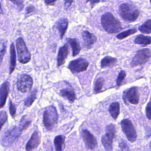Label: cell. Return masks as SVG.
<instances>
[{
	"mask_svg": "<svg viewBox=\"0 0 151 151\" xmlns=\"http://www.w3.org/2000/svg\"><path fill=\"white\" fill-rule=\"evenodd\" d=\"M9 113L11 116L12 117H14L15 116V114H16V108L15 105L12 103V102L11 101H9Z\"/></svg>",
	"mask_w": 151,
	"mask_h": 151,
	"instance_id": "d6a6232c",
	"label": "cell"
},
{
	"mask_svg": "<svg viewBox=\"0 0 151 151\" xmlns=\"http://www.w3.org/2000/svg\"><path fill=\"white\" fill-rule=\"evenodd\" d=\"M34 11V7L33 6H29L26 9L27 14H29L31 12H32Z\"/></svg>",
	"mask_w": 151,
	"mask_h": 151,
	"instance_id": "f35d334b",
	"label": "cell"
},
{
	"mask_svg": "<svg viewBox=\"0 0 151 151\" xmlns=\"http://www.w3.org/2000/svg\"><path fill=\"white\" fill-rule=\"evenodd\" d=\"M58 121V113L55 107H48L43 114V123L48 130H52Z\"/></svg>",
	"mask_w": 151,
	"mask_h": 151,
	"instance_id": "3957f363",
	"label": "cell"
},
{
	"mask_svg": "<svg viewBox=\"0 0 151 151\" xmlns=\"http://www.w3.org/2000/svg\"><path fill=\"white\" fill-rule=\"evenodd\" d=\"M123 132L129 141L133 142L136 140L137 134L132 122L127 119H123L120 123Z\"/></svg>",
	"mask_w": 151,
	"mask_h": 151,
	"instance_id": "5b68a950",
	"label": "cell"
},
{
	"mask_svg": "<svg viewBox=\"0 0 151 151\" xmlns=\"http://www.w3.org/2000/svg\"><path fill=\"white\" fill-rule=\"evenodd\" d=\"M8 92H9V83L8 81H5L2 84L1 87V100H0L1 108H2L6 103Z\"/></svg>",
	"mask_w": 151,
	"mask_h": 151,
	"instance_id": "9a60e30c",
	"label": "cell"
},
{
	"mask_svg": "<svg viewBox=\"0 0 151 151\" xmlns=\"http://www.w3.org/2000/svg\"><path fill=\"white\" fill-rule=\"evenodd\" d=\"M119 10L122 18L129 22L136 21L139 15V11L137 8L132 4L123 3L120 5Z\"/></svg>",
	"mask_w": 151,
	"mask_h": 151,
	"instance_id": "7a4b0ae2",
	"label": "cell"
},
{
	"mask_svg": "<svg viewBox=\"0 0 151 151\" xmlns=\"http://www.w3.org/2000/svg\"><path fill=\"white\" fill-rule=\"evenodd\" d=\"M100 0H87V2H90V4L93 5H94V4H96V3H98V2H99V1H100Z\"/></svg>",
	"mask_w": 151,
	"mask_h": 151,
	"instance_id": "60d3db41",
	"label": "cell"
},
{
	"mask_svg": "<svg viewBox=\"0 0 151 151\" xmlns=\"http://www.w3.org/2000/svg\"><path fill=\"white\" fill-rule=\"evenodd\" d=\"M121 151H122V150H121Z\"/></svg>",
	"mask_w": 151,
	"mask_h": 151,
	"instance_id": "ee69618b",
	"label": "cell"
},
{
	"mask_svg": "<svg viewBox=\"0 0 151 151\" xmlns=\"http://www.w3.org/2000/svg\"><path fill=\"white\" fill-rule=\"evenodd\" d=\"M150 3H151V0H150Z\"/></svg>",
	"mask_w": 151,
	"mask_h": 151,
	"instance_id": "7bdbcfd3",
	"label": "cell"
},
{
	"mask_svg": "<svg viewBox=\"0 0 151 151\" xmlns=\"http://www.w3.org/2000/svg\"><path fill=\"white\" fill-rule=\"evenodd\" d=\"M0 120H1V127H2L4 124L6 122L7 120V115L5 111H1L0 113Z\"/></svg>",
	"mask_w": 151,
	"mask_h": 151,
	"instance_id": "1f68e13d",
	"label": "cell"
},
{
	"mask_svg": "<svg viewBox=\"0 0 151 151\" xmlns=\"http://www.w3.org/2000/svg\"><path fill=\"white\" fill-rule=\"evenodd\" d=\"M9 1L12 2L14 4H15L16 5H17L18 7H20L21 8H22L24 6V0H9Z\"/></svg>",
	"mask_w": 151,
	"mask_h": 151,
	"instance_id": "e575fe53",
	"label": "cell"
},
{
	"mask_svg": "<svg viewBox=\"0 0 151 151\" xmlns=\"http://www.w3.org/2000/svg\"><path fill=\"white\" fill-rule=\"evenodd\" d=\"M21 132L20 129L17 127H14L8 130L2 138V145L5 146L11 145L20 136Z\"/></svg>",
	"mask_w": 151,
	"mask_h": 151,
	"instance_id": "52a82bcc",
	"label": "cell"
},
{
	"mask_svg": "<svg viewBox=\"0 0 151 151\" xmlns=\"http://www.w3.org/2000/svg\"><path fill=\"white\" fill-rule=\"evenodd\" d=\"M16 65V54L14 44H11L10 47V65L9 73L11 74L14 71Z\"/></svg>",
	"mask_w": 151,
	"mask_h": 151,
	"instance_id": "ac0fdd59",
	"label": "cell"
},
{
	"mask_svg": "<svg viewBox=\"0 0 151 151\" xmlns=\"http://www.w3.org/2000/svg\"><path fill=\"white\" fill-rule=\"evenodd\" d=\"M69 53V48L68 45L64 44L61 47L58 51L57 56V65L58 66H61L65 63V59Z\"/></svg>",
	"mask_w": 151,
	"mask_h": 151,
	"instance_id": "4fadbf2b",
	"label": "cell"
},
{
	"mask_svg": "<svg viewBox=\"0 0 151 151\" xmlns=\"http://www.w3.org/2000/svg\"><path fill=\"white\" fill-rule=\"evenodd\" d=\"M89 65L88 62L84 58H78L70 62L68 68L72 73H80L87 70Z\"/></svg>",
	"mask_w": 151,
	"mask_h": 151,
	"instance_id": "9c48e42d",
	"label": "cell"
},
{
	"mask_svg": "<svg viewBox=\"0 0 151 151\" xmlns=\"http://www.w3.org/2000/svg\"><path fill=\"white\" fill-rule=\"evenodd\" d=\"M106 134L110 138L113 139L115 137V126L113 124H110L106 128Z\"/></svg>",
	"mask_w": 151,
	"mask_h": 151,
	"instance_id": "83f0119b",
	"label": "cell"
},
{
	"mask_svg": "<svg viewBox=\"0 0 151 151\" xmlns=\"http://www.w3.org/2000/svg\"><path fill=\"white\" fill-rule=\"evenodd\" d=\"M65 137L63 135L57 136L54 140V146L56 151H62L64 145Z\"/></svg>",
	"mask_w": 151,
	"mask_h": 151,
	"instance_id": "7402d4cb",
	"label": "cell"
},
{
	"mask_svg": "<svg viewBox=\"0 0 151 151\" xmlns=\"http://www.w3.org/2000/svg\"><path fill=\"white\" fill-rule=\"evenodd\" d=\"M137 32V29L136 28H132V29H129L126 31L120 32V34H119L116 38L119 40H123L131 35H133L134 34H135Z\"/></svg>",
	"mask_w": 151,
	"mask_h": 151,
	"instance_id": "484cf974",
	"label": "cell"
},
{
	"mask_svg": "<svg viewBox=\"0 0 151 151\" xmlns=\"http://www.w3.org/2000/svg\"><path fill=\"white\" fill-rule=\"evenodd\" d=\"M101 143L107 151H111L113 147V139L108 137L106 134H104L101 137Z\"/></svg>",
	"mask_w": 151,
	"mask_h": 151,
	"instance_id": "cb8c5ba5",
	"label": "cell"
},
{
	"mask_svg": "<svg viewBox=\"0 0 151 151\" xmlns=\"http://www.w3.org/2000/svg\"><path fill=\"white\" fill-rule=\"evenodd\" d=\"M123 99L125 101H128L132 104H137L139 101L138 90L136 87H133L124 91Z\"/></svg>",
	"mask_w": 151,
	"mask_h": 151,
	"instance_id": "30bf717a",
	"label": "cell"
},
{
	"mask_svg": "<svg viewBox=\"0 0 151 151\" xmlns=\"http://www.w3.org/2000/svg\"><path fill=\"white\" fill-rule=\"evenodd\" d=\"M68 21L65 18L60 19L57 22L56 27L60 32L61 38H63V36L64 35V34L68 27Z\"/></svg>",
	"mask_w": 151,
	"mask_h": 151,
	"instance_id": "e0dca14e",
	"label": "cell"
},
{
	"mask_svg": "<svg viewBox=\"0 0 151 151\" xmlns=\"http://www.w3.org/2000/svg\"><path fill=\"white\" fill-rule=\"evenodd\" d=\"M32 83V79L30 76L22 74L17 81V88L21 93H27L31 89Z\"/></svg>",
	"mask_w": 151,
	"mask_h": 151,
	"instance_id": "ba28073f",
	"label": "cell"
},
{
	"mask_svg": "<svg viewBox=\"0 0 151 151\" xmlns=\"http://www.w3.org/2000/svg\"><path fill=\"white\" fill-rule=\"evenodd\" d=\"M146 115L148 119H151V97L146 107Z\"/></svg>",
	"mask_w": 151,
	"mask_h": 151,
	"instance_id": "4dcf8cb0",
	"label": "cell"
},
{
	"mask_svg": "<svg viewBox=\"0 0 151 151\" xmlns=\"http://www.w3.org/2000/svg\"><path fill=\"white\" fill-rule=\"evenodd\" d=\"M74 0H65V6L68 8L73 3Z\"/></svg>",
	"mask_w": 151,
	"mask_h": 151,
	"instance_id": "ab89813d",
	"label": "cell"
},
{
	"mask_svg": "<svg viewBox=\"0 0 151 151\" xmlns=\"http://www.w3.org/2000/svg\"><path fill=\"white\" fill-rule=\"evenodd\" d=\"M57 0H44V2L47 5L53 6L55 5Z\"/></svg>",
	"mask_w": 151,
	"mask_h": 151,
	"instance_id": "74e56055",
	"label": "cell"
},
{
	"mask_svg": "<svg viewBox=\"0 0 151 151\" xmlns=\"http://www.w3.org/2000/svg\"><path fill=\"white\" fill-rule=\"evenodd\" d=\"M150 149H151V142H150Z\"/></svg>",
	"mask_w": 151,
	"mask_h": 151,
	"instance_id": "b9f144b4",
	"label": "cell"
},
{
	"mask_svg": "<svg viewBox=\"0 0 151 151\" xmlns=\"http://www.w3.org/2000/svg\"><path fill=\"white\" fill-rule=\"evenodd\" d=\"M82 37L84 44L87 48H90L97 41L96 36L88 31H84L82 33Z\"/></svg>",
	"mask_w": 151,
	"mask_h": 151,
	"instance_id": "5bb4252c",
	"label": "cell"
},
{
	"mask_svg": "<svg viewBox=\"0 0 151 151\" xmlns=\"http://www.w3.org/2000/svg\"><path fill=\"white\" fill-rule=\"evenodd\" d=\"M31 121H27V122H25V123L23 124V125L21 126V127H19L21 132H22V131L25 130L27 127H28V126H29V124H31Z\"/></svg>",
	"mask_w": 151,
	"mask_h": 151,
	"instance_id": "d590c367",
	"label": "cell"
},
{
	"mask_svg": "<svg viewBox=\"0 0 151 151\" xmlns=\"http://www.w3.org/2000/svg\"><path fill=\"white\" fill-rule=\"evenodd\" d=\"M6 51V45L5 44H4L2 46L1 48V61L2 62V60H3V57L5 54V52Z\"/></svg>",
	"mask_w": 151,
	"mask_h": 151,
	"instance_id": "8d00e7d4",
	"label": "cell"
},
{
	"mask_svg": "<svg viewBox=\"0 0 151 151\" xmlns=\"http://www.w3.org/2000/svg\"><path fill=\"white\" fill-rule=\"evenodd\" d=\"M103 82H104V80L101 78H99L96 81L94 88V90L95 93H99L101 90V89L103 88Z\"/></svg>",
	"mask_w": 151,
	"mask_h": 151,
	"instance_id": "f1b7e54d",
	"label": "cell"
},
{
	"mask_svg": "<svg viewBox=\"0 0 151 151\" xmlns=\"http://www.w3.org/2000/svg\"><path fill=\"white\" fill-rule=\"evenodd\" d=\"M40 143V136L38 132L35 131L26 145V150L32 151L37 148Z\"/></svg>",
	"mask_w": 151,
	"mask_h": 151,
	"instance_id": "7c38bea8",
	"label": "cell"
},
{
	"mask_svg": "<svg viewBox=\"0 0 151 151\" xmlns=\"http://www.w3.org/2000/svg\"><path fill=\"white\" fill-rule=\"evenodd\" d=\"M126 73L124 70H122L120 71V73H119V75L117 76V78L116 80V83H117V86H119L122 84V83H123V81L124 80V78L126 77Z\"/></svg>",
	"mask_w": 151,
	"mask_h": 151,
	"instance_id": "f546056e",
	"label": "cell"
},
{
	"mask_svg": "<svg viewBox=\"0 0 151 151\" xmlns=\"http://www.w3.org/2000/svg\"><path fill=\"white\" fill-rule=\"evenodd\" d=\"M101 23L104 30L110 34H114L122 29L120 21L110 12H106L101 16Z\"/></svg>",
	"mask_w": 151,
	"mask_h": 151,
	"instance_id": "6da1fadb",
	"label": "cell"
},
{
	"mask_svg": "<svg viewBox=\"0 0 151 151\" xmlns=\"http://www.w3.org/2000/svg\"><path fill=\"white\" fill-rule=\"evenodd\" d=\"M116 62H117V59L116 58H113L110 56H106L101 60V67L102 68L110 67L114 64Z\"/></svg>",
	"mask_w": 151,
	"mask_h": 151,
	"instance_id": "603a6c76",
	"label": "cell"
},
{
	"mask_svg": "<svg viewBox=\"0 0 151 151\" xmlns=\"http://www.w3.org/2000/svg\"><path fill=\"white\" fill-rule=\"evenodd\" d=\"M139 30L144 34L151 33V19L145 21L139 27Z\"/></svg>",
	"mask_w": 151,
	"mask_h": 151,
	"instance_id": "d4e9b609",
	"label": "cell"
},
{
	"mask_svg": "<svg viewBox=\"0 0 151 151\" xmlns=\"http://www.w3.org/2000/svg\"><path fill=\"white\" fill-rule=\"evenodd\" d=\"M16 47L19 61L22 64L28 63L31 58L30 53L27 49L24 40L22 38H19L17 39L16 41Z\"/></svg>",
	"mask_w": 151,
	"mask_h": 151,
	"instance_id": "277c9868",
	"label": "cell"
},
{
	"mask_svg": "<svg viewBox=\"0 0 151 151\" xmlns=\"http://www.w3.org/2000/svg\"><path fill=\"white\" fill-rule=\"evenodd\" d=\"M134 42L137 44L146 46L151 44V37L143 35H139L134 39Z\"/></svg>",
	"mask_w": 151,
	"mask_h": 151,
	"instance_id": "44dd1931",
	"label": "cell"
},
{
	"mask_svg": "<svg viewBox=\"0 0 151 151\" xmlns=\"http://www.w3.org/2000/svg\"><path fill=\"white\" fill-rule=\"evenodd\" d=\"M81 136L86 146L89 149H94L97 145L96 137L87 130H83Z\"/></svg>",
	"mask_w": 151,
	"mask_h": 151,
	"instance_id": "8fae6325",
	"label": "cell"
},
{
	"mask_svg": "<svg viewBox=\"0 0 151 151\" xmlns=\"http://www.w3.org/2000/svg\"><path fill=\"white\" fill-rule=\"evenodd\" d=\"M37 92V90L36 89H35L34 91H32L31 92L30 95L25 99L24 103H25V105L26 106L29 107V106H30L33 103V102L36 99Z\"/></svg>",
	"mask_w": 151,
	"mask_h": 151,
	"instance_id": "4316f807",
	"label": "cell"
},
{
	"mask_svg": "<svg viewBox=\"0 0 151 151\" xmlns=\"http://www.w3.org/2000/svg\"><path fill=\"white\" fill-rule=\"evenodd\" d=\"M109 113L111 116L116 120L120 113V104L118 102H114L112 103L109 109Z\"/></svg>",
	"mask_w": 151,
	"mask_h": 151,
	"instance_id": "ffe728a7",
	"label": "cell"
},
{
	"mask_svg": "<svg viewBox=\"0 0 151 151\" xmlns=\"http://www.w3.org/2000/svg\"><path fill=\"white\" fill-rule=\"evenodd\" d=\"M67 41L71 47L73 56L75 57L77 55L81 50V47L78 41L74 38H68Z\"/></svg>",
	"mask_w": 151,
	"mask_h": 151,
	"instance_id": "d6986e66",
	"label": "cell"
},
{
	"mask_svg": "<svg viewBox=\"0 0 151 151\" xmlns=\"http://www.w3.org/2000/svg\"><path fill=\"white\" fill-rule=\"evenodd\" d=\"M119 147L121 149L122 151H127L129 149L127 143L124 140H121L119 142Z\"/></svg>",
	"mask_w": 151,
	"mask_h": 151,
	"instance_id": "836d02e7",
	"label": "cell"
},
{
	"mask_svg": "<svg viewBox=\"0 0 151 151\" xmlns=\"http://www.w3.org/2000/svg\"><path fill=\"white\" fill-rule=\"evenodd\" d=\"M60 94L64 98L67 99L70 102H73L76 99V95L71 87L63 88L60 91Z\"/></svg>",
	"mask_w": 151,
	"mask_h": 151,
	"instance_id": "2e32d148",
	"label": "cell"
},
{
	"mask_svg": "<svg viewBox=\"0 0 151 151\" xmlns=\"http://www.w3.org/2000/svg\"><path fill=\"white\" fill-rule=\"evenodd\" d=\"M151 57V51L149 49H142L137 52L133 58L130 65L132 67H136L142 65L147 62Z\"/></svg>",
	"mask_w": 151,
	"mask_h": 151,
	"instance_id": "8992f818",
	"label": "cell"
}]
</instances>
